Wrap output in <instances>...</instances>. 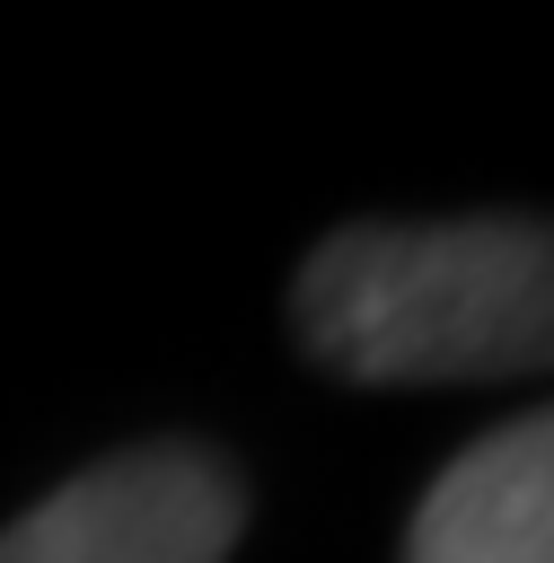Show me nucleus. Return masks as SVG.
Returning <instances> with one entry per match:
<instances>
[{"instance_id":"7ed1b4c3","label":"nucleus","mask_w":554,"mask_h":563,"mask_svg":"<svg viewBox=\"0 0 554 563\" xmlns=\"http://www.w3.org/2000/svg\"><path fill=\"white\" fill-rule=\"evenodd\" d=\"M405 563H554V405L466 440L431 475Z\"/></svg>"},{"instance_id":"f257e3e1","label":"nucleus","mask_w":554,"mask_h":563,"mask_svg":"<svg viewBox=\"0 0 554 563\" xmlns=\"http://www.w3.org/2000/svg\"><path fill=\"white\" fill-rule=\"evenodd\" d=\"M299 343L361 387H457L554 369V220H369L308 246Z\"/></svg>"},{"instance_id":"f03ea898","label":"nucleus","mask_w":554,"mask_h":563,"mask_svg":"<svg viewBox=\"0 0 554 563\" xmlns=\"http://www.w3.org/2000/svg\"><path fill=\"white\" fill-rule=\"evenodd\" d=\"M246 493L211 449L158 440L97 457L26 519L0 528V563H229Z\"/></svg>"}]
</instances>
